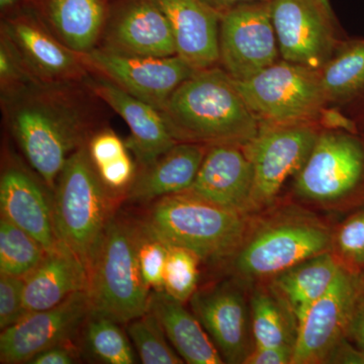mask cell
Listing matches in <instances>:
<instances>
[{"mask_svg": "<svg viewBox=\"0 0 364 364\" xmlns=\"http://www.w3.org/2000/svg\"><path fill=\"white\" fill-rule=\"evenodd\" d=\"M4 95L16 142L32 168L55 188L68 158L86 144L85 109L64 83L33 81Z\"/></svg>", "mask_w": 364, "mask_h": 364, "instance_id": "obj_1", "label": "cell"}, {"mask_svg": "<svg viewBox=\"0 0 364 364\" xmlns=\"http://www.w3.org/2000/svg\"><path fill=\"white\" fill-rule=\"evenodd\" d=\"M161 112L177 143L244 146L260 127L233 79L218 66L196 71Z\"/></svg>", "mask_w": 364, "mask_h": 364, "instance_id": "obj_2", "label": "cell"}, {"mask_svg": "<svg viewBox=\"0 0 364 364\" xmlns=\"http://www.w3.org/2000/svg\"><path fill=\"white\" fill-rule=\"evenodd\" d=\"M143 221L169 245L188 249L207 263L233 257L248 232L247 214L186 191L153 202Z\"/></svg>", "mask_w": 364, "mask_h": 364, "instance_id": "obj_3", "label": "cell"}, {"mask_svg": "<svg viewBox=\"0 0 364 364\" xmlns=\"http://www.w3.org/2000/svg\"><path fill=\"white\" fill-rule=\"evenodd\" d=\"M91 313L129 323L149 310L150 287L136 254V221L114 215L88 267Z\"/></svg>", "mask_w": 364, "mask_h": 364, "instance_id": "obj_4", "label": "cell"}, {"mask_svg": "<svg viewBox=\"0 0 364 364\" xmlns=\"http://www.w3.org/2000/svg\"><path fill=\"white\" fill-rule=\"evenodd\" d=\"M52 210L57 238L88 270L114 215L109 189L98 176L87 144L74 151L64 165L55 186Z\"/></svg>", "mask_w": 364, "mask_h": 364, "instance_id": "obj_5", "label": "cell"}, {"mask_svg": "<svg viewBox=\"0 0 364 364\" xmlns=\"http://www.w3.org/2000/svg\"><path fill=\"white\" fill-rule=\"evenodd\" d=\"M332 247L333 234L320 220L299 210H287L247 232L234 254V272L242 282L272 279Z\"/></svg>", "mask_w": 364, "mask_h": 364, "instance_id": "obj_6", "label": "cell"}, {"mask_svg": "<svg viewBox=\"0 0 364 364\" xmlns=\"http://www.w3.org/2000/svg\"><path fill=\"white\" fill-rule=\"evenodd\" d=\"M235 85L260 124H316L328 104L320 71L282 59Z\"/></svg>", "mask_w": 364, "mask_h": 364, "instance_id": "obj_7", "label": "cell"}, {"mask_svg": "<svg viewBox=\"0 0 364 364\" xmlns=\"http://www.w3.org/2000/svg\"><path fill=\"white\" fill-rule=\"evenodd\" d=\"M318 133L316 124H260L242 146L254 170L251 212L269 207L284 182L301 171Z\"/></svg>", "mask_w": 364, "mask_h": 364, "instance_id": "obj_8", "label": "cell"}, {"mask_svg": "<svg viewBox=\"0 0 364 364\" xmlns=\"http://www.w3.org/2000/svg\"><path fill=\"white\" fill-rule=\"evenodd\" d=\"M364 178V145L349 132L320 131L310 156L296 174L294 191L309 202L335 203Z\"/></svg>", "mask_w": 364, "mask_h": 364, "instance_id": "obj_9", "label": "cell"}, {"mask_svg": "<svg viewBox=\"0 0 364 364\" xmlns=\"http://www.w3.org/2000/svg\"><path fill=\"white\" fill-rule=\"evenodd\" d=\"M220 65L235 81L247 80L280 59L270 1L247 2L222 14Z\"/></svg>", "mask_w": 364, "mask_h": 364, "instance_id": "obj_10", "label": "cell"}, {"mask_svg": "<svg viewBox=\"0 0 364 364\" xmlns=\"http://www.w3.org/2000/svg\"><path fill=\"white\" fill-rule=\"evenodd\" d=\"M79 55L86 68L160 112L177 87L196 72L177 55L164 58L130 56L102 47Z\"/></svg>", "mask_w": 364, "mask_h": 364, "instance_id": "obj_11", "label": "cell"}, {"mask_svg": "<svg viewBox=\"0 0 364 364\" xmlns=\"http://www.w3.org/2000/svg\"><path fill=\"white\" fill-rule=\"evenodd\" d=\"M364 279L343 267L327 293L306 310L298 322L291 364L327 363L344 339Z\"/></svg>", "mask_w": 364, "mask_h": 364, "instance_id": "obj_12", "label": "cell"}, {"mask_svg": "<svg viewBox=\"0 0 364 364\" xmlns=\"http://www.w3.org/2000/svg\"><path fill=\"white\" fill-rule=\"evenodd\" d=\"M280 59L320 71L338 44L333 14L318 0H270Z\"/></svg>", "mask_w": 364, "mask_h": 364, "instance_id": "obj_13", "label": "cell"}, {"mask_svg": "<svg viewBox=\"0 0 364 364\" xmlns=\"http://www.w3.org/2000/svg\"><path fill=\"white\" fill-rule=\"evenodd\" d=\"M189 301L224 363L244 364L255 343L250 301L248 305L240 282H225L196 289Z\"/></svg>", "mask_w": 364, "mask_h": 364, "instance_id": "obj_14", "label": "cell"}, {"mask_svg": "<svg viewBox=\"0 0 364 364\" xmlns=\"http://www.w3.org/2000/svg\"><path fill=\"white\" fill-rule=\"evenodd\" d=\"M90 313V296L83 291L53 308L26 314L0 335L1 363H28L46 349L67 343Z\"/></svg>", "mask_w": 364, "mask_h": 364, "instance_id": "obj_15", "label": "cell"}, {"mask_svg": "<svg viewBox=\"0 0 364 364\" xmlns=\"http://www.w3.org/2000/svg\"><path fill=\"white\" fill-rule=\"evenodd\" d=\"M253 181V165L242 146H208L198 176L186 193L248 214Z\"/></svg>", "mask_w": 364, "mask_h": 364, "instance_id": "obj_16", "label": "cell"}, {"mask_svg": "<svg viewBox=\"0 0 364 364\" xmlns=\"http://www.w3.org/2000/svg\"><path fill=\"white\" fill-rule=\"evenodd\" d=\"M86 83L128 124L131 135L126 141L127 148L134 153L141 168L154 162L177 144L162 112L156 107L132 97L102 76Z\"/></svg>", "mask_w": 364, "mask_h": 364, "instance_id": "obj_17", "label": "cell"}, {"mask_svg": "<svg viewBox=\"0 0 364 364\" xmlns=\"http://www.w3.org/2000/svg\"><path fill=\"white\" fill-rule=\"evenodd\" d=\"M4 36L20 54L33 77L46 83H69L85 78L86 67L79 53L60 42L30 18H18L4 28Z\"/></svg>", "mask_w": 364, "mask_h": 364, "instance_id": "obj_18", "label": "cell"}, {"mask_svg": "<svg viewBox=\"0 0 364 364\" xmlns=\"http://www.w3.org/2000/svg\"><path fill=\"white\" fill-rule=\"evenodd\" d=\"M166 16L176 55L196 71L220 63L222 14L203 0H153Z\"/></svg>", "mask_w": 364, "mask_h": 364, "instance_id": "obj_19", "label": "cell"}, {"mask_svg": "<svg viewBox=\"0 0 364 364\" xmlns=\"http://www.w3.org/2000/svg\"><path fill=\"white\" fill-rule=\"evenodd\" d=\"M102 48L130 56L176 55L169 21L153 0H136L127 6L107 28Z\"/></svg>", "mask_w": 364, "mask_h": 364, "instance_id": "obj_20", "label": "cell"}, {"mask_svg": "<svg viewBox=\"0 0 364 364\" xmlns=\"http://www.w3.org/2000/svg\"><path fill=\"white\" fill-rule=\"evenodd\" d=\"M87 289V267L70 248L59 241L23 277L26 312L47 310L72 294Z\"/></svg>", "mask_w": 364, "mask_h": 364, "instance_id": "obj_21", "label": "cell"}, {"mask_svg": "<svg viewBox=\"0 0 364 364\" xmlns=\"http://www.w3.org/2000/svg\"><path fill=\"white\" fill-rule=\"evenodd\" d=\"M1 218L21 228L51 250L59 240L53 210L40 184L25 169L7 167L0 179Z\"/></svg>", "mask_w": 364, "mask_h": 364, "instance_id": "obj_22", "label": "cell"}, {"mask_svg": "<svg viewBox=\"0 0 364 364\" xmlns=\"http://www.w3.org/2000/svg\"><path fill=\"white\" fill-rule=\"evenodd\" d=\"M208 146L177 143L148 166L141 168L128 188L133 203H149L163 196L188 191L193 186Z\"/></svg>", "mask_w": 364, "mask_h": 364, "instance_id": "obj_23", "label": "cell"}, {"mask_svg": "<svg viewBox=\"0 0 364 364\" xmlns=\"http://www.w3.org/2000/svg\"><path fill=\"white\" fill-rule=\"evenodd\" d=\"M184 303L164 291L151 293L149 310L161 323L165 334L177 353L189 364H222L224 359L195 314Z\"/></svg>", "mask_w": 364, "mask_h": 364, "instance_id": "obj_24", "label": "cell"}, {"mask_svg": "<svg viewBox=\"0 0 364 364\" xmlns=\"http://www.w3.org/2000/svg\"><path fill=\"white\" fill-rule=\"evenodd\" d=\"M343 267L336 255L328 251L274 275L270 287L284 301L298 323L312 304L327 293Z\"/></svg>", "mask_w": 364, "mask_h": 364, "instance_id": "obj_25", "label": "cell"}, {"mask_svg": "<svg viewBox=\"0 0 364 364\" xmlns=\"http://www.w3.org/2000/svg\"><path fill=\"white\" fill-rule=\"evenodd\" d=\"M49 11L62 43L77 53L95 48L105 23L100 0H51Z\"/></svg>", "mask_w": 364, "mask_h": 364, "instance_id": "obj_26", "label": "cell"}, {"mask_svg": "<svg viewBox=\"0 0 364 364\" xmlns=\"http://www.w3.org/2000/svg\"><path fill=\"white\" fill-rule=\"evenodd\" d=\"M251 322L255 346L294 349L298 323L272 287H258L250 298Z\"/></svg>", "mask_w": 364, "mask_h": 364, "instance_id": "obj_27", "label": "cell"}, {"mask_svg": "<svg viewBox=\"0 0 364 364\" xmlns=\"http://www.w3.org/2000/svg\"><path fill=\"white\" fill-rule=\"evenodd\" d=\"M328 102L346 104L364 95V40L337 48L320 70Z\"/></svg>", "mask_w": 364, "mask_h": 364, "instance_id": "obj_28", "label": "cell"}, {"mask_svg": "<svg viewBox=\"0 0 364 364\" xmlns=\"http://www.w3.org/2000/svg\"><path fill=\"white\" fill-rule=\"evenodd\" d=\"M47 250L30 234L1 218L0 273L25 277L45 257Z\"/></svg>", "mask_w": 364, "mask_h": 364, "instance_id": "obj_29", "label": "cell"}, {"mask_svg": "<svg viewBox=\"0 0 364 364\" xmlns=\"http://www.w3.org/2000/svg\"><path fill=\"white\" fill-rule=\"evenodd\" d=\"M85 344L100 363L107 364L136 363L130 340L112 318L90 314L86 320Z\"/></svg>", "mask_w": 364, "mask_h": 364, "instance_id": "obj_30", "label": "cell"}, {"mask_svg": "<svg viewBox=\"0 0 364 364\" xmlns=\"http://www.w3.org/2000/svg\"><path fill=\"white\" fill-rule=\"evenodd\" d=\"M128 335L142 363H184L167 338L161 323L150 310L129 322Z\"/></svg>", "mask_w": 364, "mask_h": 364, "instance_id": "obj_31", "label": "cell"}, {"mask_svg": "<svg viewBox=\"0 0 364 364\" xmlns=\"http://www.w3.org/2000/svg\"><path fill=\"white\" fill-rule=\"evenodd\" d=\"M200 259L188 249L169 245L163 275L164 293L186 303L198 289Z\"/></svg>", "mask_w": 364, "mask_h": 364, "instance_id": "obj_32", "label": "cell"}, {"mask_svg": "<svg viewBox=\"0 0 364 364\" xmlns=\"http://www.w3.org/2000/svg\"><path fill=\"white\" fill-rule=\"evenodd\" d=\"M136 241L139 265L144 280L151 291H164L163 275L168 244L144 221H136Z\"/></svg>", "mask_w": 364, "mask_h": 364, "instance_id": "obj_33", "label": "cell"}, {"mask_svg": "<svg viewBox=\"0 0 364 364\" xmlns=\"http://www.w3.org/2000/svg\"><path fill=\"white\" fill-rule=\"evenodd\" d=\"M340 262L353 270L364 267V210L351 215L333 235V247Z\"/></svg>", "mask_w": 364, "mask_h": 364, "instance_id": "obj_34", "label": "cell"}, {"mask_svg": "<svg viewBox=\"0 0 364 364\" xmlns=\"http://www.w3.org/2000/svg\"><path fill=\"white\" fill-rule=\"evenodd\" d=\"M26 314L23 303V277L0 273V329L16 324Z\"/></svg>", "mask_w": 364, "mask_h": 364, "instance_id": "obj_35", "label": "cell"}, {"mask_svg": "<svg viewBox=\"0 0 364 364\" xmlns=\"http://www.w3.org/2000/svg\"><path fill=\"white\" fill-rule=\"evenodd\" d=\"M90 156L95 168L117 160L128 153L126 142L111 130L102 131L87 143Z\"/></svg>", "mask_w": 364, "mask_h": 364, "instance_id": "obj_36", "label": "cell"}, {"mask_svg": "<svg viewBox=\"0 0 364 364\" xmlns=\"http://www.w3.org/2000/svg\"><path fill=\"white\" fill-rule=\"evenodd\" d=\"M97 170L105 186L112 191L130 188L136 177V166L129 153Z\"/></svg>", "mask_w": 364, "mask_h": 364, "instance_id": "obj_37", "label": "cell"}, {"mask_svg": "<svg viewBox=\"0 0 364 364\" xmlns=\"http://www.w3.org/2000/svg\"><path fill=\"white\" fill-rule=\"evenodd\" d=\"M293 354L284 347L255 346L244 364H291Z\"/></svg>", "mask_w": 364, "mask_h": 364, "instance_id": "obj_38", "label": "cell"}, {"mask_svg": "<svg viewBox=\"0 0 364 364\" xmlns=\"http://www.w3.org/2000/svg\"><path fill=\"white\" fill-rule=\"evenodd\" d=\"M346 337L359 350L364 352V284L353 306Z\"/></svg>", "mask_w": 364, "mask_h": 364, "instance_id": "obj_39", "label": "cell"}, {"mask_svg": "<svg viewBox=\"0 0 364 364\" xmlns=\"http://www.w3.org/2000/svg\"><path fill=\"white\" fill-rule=\"evenodd\" d=\"M76 363L75 352L66 343L50 347L37 354L30 364H72Z\"/></svg>", "mask_w": 364, "mask_h": 364, "instance_id": "obj_40", "label": "cell"}, {"mask_svg": "<svg viewBox=\"0 0 364 364\" xmlns=\"http://www.w3.org/2000/svg\"><path fill=\"white\" fill-rule=\"evenodd\" d=\"M203 1L207 2L208 6L214 7L215 9L223 14L228 9L239 6V4H247V2L270 1V0H203Z\"/></svg>", "mask_w": 364, "mask_h": 364, "instance_id": "obj_41", "label": "cell"}, {"mask_svg": "<svg viewBox=\"0 0 364 364\" xmlns=\"http://www.w3.org/2000/svg\"><path fill=\"white\" fill-rule=\"evenodd\" d=\"M318 2H320V4L325 7V9L328 11V13L333 14L332 7L331 4H330L329 0H318Z\"/></svg>", "mask_w": 364, "mask_h": 364, "instance_id": "obj_42", "label": "cell"}, {"mask_svg": "<svg viewBox=\"0 0 364 364\" xmlns=\"http://www.w3.org/2000/svg\"><path fill=\"white\" fill-rule=\"evenodd\" d=\"M16 0H0V4L2 7L9 6V4H14Z\"/></svg>", "mask_w": 364, "mask_h": 364, "instance_id": "obj_43", "label": "cell"}]
</instances>
